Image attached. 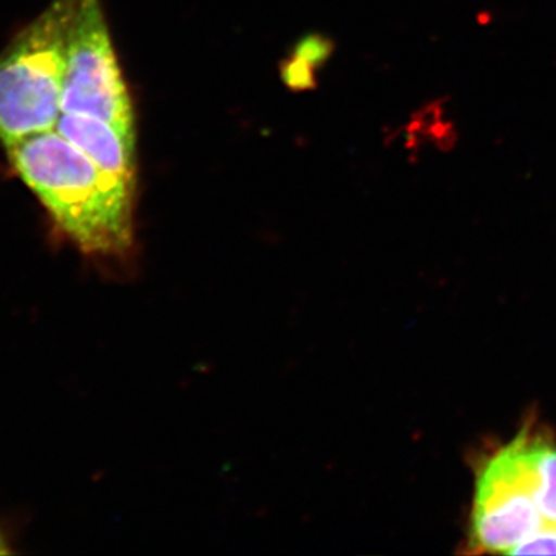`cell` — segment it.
<instances>
[{
  "instance_id": "cell-1",
  "label": "cell",
  "mask_w": 556,
  "mask_h": 556,
  "mask_svg": "<svg viewBox=\"0 0 556 556\" xmlns=\"http://www.w3.org/2000/svg\"><path fill=\"white\" fill-rule=\"evenodd\" d=\"M10 163L64 239L84 255L127 263L135 254V186L105 174L56 129L11 146Z\"/></svg>"
},
{
  "instance_id": "cell-2",
  "label": "cell",
  "mask_w": 556,
  "mask_h": 556,
  "mask_svg": "<svg viewBox=\"0 0 556 556\" xmlns=\"http://www.w3.org/2000/svg\"><path fill=\"white\" fill-rule=\"evenodd\" d=\"M73 3L51 0L0 54V141L5 149L56 127Z\"/></svg>"
},
{
  "instance_id": "cell-3",
  "label": "cell",
  "mask_w": 556,
  "mask_h": 556,
  "mask_svg": "<svg viewBox=\"0 0 556 556\" xmlns=\"http://www.w3.org/2000/svg\"><path fill=\"white\" fill-rule=\"evenodd\" d=\"M61 110L97 116L137 139L129 90L113 50L101 0L73 3Z\"/></svg>"
},
{
  "instance_id": "cell-4",
  "label": "cell",
  "mask_w": 556,
  "mask_h": 556,
  "mask_svg": "<svg viewBox=\"0 0 556 556\" xmlns=\"http://www.w3.org/2000/svg\"><path fill=\"white\" fill-rule=\"evenodd\" d=\"M546 527L514 439L482 459L477 468L468 552L515 555Z\"/></svg>"
},
{
  "instance_id": "cell-5",
  "label": "cell",
  "mask_w": 556,
  "mask_h": 556,
  "mask_svg": "<svg viewBox=\"0 0 556 556\" xmlns=\"http://www.w3.org/2000/svg\"><path fill=\"white\" fill-rule=\"evenodd\" d=\"M54 129L105 174L137 188V139L127 137L108 121L83 113H61Z\"/></svg>"
},
{
  "instance_id": "cell-6",
  "label": "cell",
  "mask_w": 556,
  "mask_h": 556,
  "mask_svg": "<svg viewBox=\"0 0 556 556\" xmlns=\"http://www.w3.org/2000/svg\"><path fill=\"white\" fill-rule=\"evenodd\" d=\"M515 439L538 510L547 527H556V445L532 428Z\"/></svg>"
},
{
  "instance_id": "cell-7",
  "label": "cell",
  "mask_w": 556,
  "mask_h": 556,
  "mask_svg": "<svg viewBox=\"0 0 556 556\" xmlns=\"http://www.w3.org/2000/svg\"><path fill=\"white\" fill-rule=\"evenodd\" d=\"M10 554V548L7 547V541L0 535V555Z\"/></svg>"
}]
</instances>
